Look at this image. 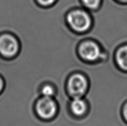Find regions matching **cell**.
<instances>
[{"mask_svg": "<svg viewBox=\"0 0 127 126\" xmlns=\"http://www.w3.org/2000/svg\"><path fill=\"white\" fill-rule=\"evenodd\" d=\"M80 58L88 63L100 61L102 49L99 43L94 40H88L82 42L78 48Z\"/></svg>", "mask_w": 127, "mask_h": 126, "instance_id": "3957f363", "label": "cell"}, {"mask_svg": "<svg viewBox=\"0 0 127 126\" xmlns=\"http://www.w3.org/2000/svg\"><path fill=\"white\" fill-rule=\"evenodd\" d=\"M37 2L43 7H49L54 4L57 0H36Z\"/></svg>", "mask_w": 127, "mask_h": 126, "instance_id": "30bf717a", "label": "cell"}, {"mask_svg": "<svg viewBox=\"0 0 127 126\" xmlns=\"http://www.w3.org/2000/svg\"><path fill=\"white\" fill-rule=\"evenodd\" d=\"M122 114L124 119L127 123V101L123 105L122 109Z\"/></svg>", "mask_w": 127, "mask_h": 126, "instance_id": "8fae6325", "label": "cell"}, {"mask_svg": "<svg viewBox=\"0 0 127 126\" xmlns=\"http://www.w3.org/2000/svg\"><path fill=\"white\" fill-rule=\"evenodd\" d=\"M117 1H118L120 3L122 4H127V0H116Z\"/></svg>", "mask_w": 127, "mask_h": 126, "instance_id": "4fadbf2b", "label": "cell"}, {"mask_svg": "<svg viewBox=\"0 0 127 126\" xmlns=\"http://www.w3.org/2000/svg\"><path fill=\"white\" fill-rule=\"evenodd\" d=\"M35 110L39 118L49 121L57 116L58 105L53 98L42 96L36 102Z\"/></svg>", "mask_w": 127, "mask_h": 126, "instance_id": "277c9868", "label": "cell"}, {"mask_svg": "<svg viewBox=\"0 0 127 126\" xmlns=\"http://www.w3.org/2000/svg\"><path fill=\"white\" fill-rule=\"evenodd\" d=\"M40 92L42 96L53 98L55 95L56 90L53 85L50 84H46L42 86Z\"/></svg>", "mask_w": 127, "mask_h": 126, "instance_id": "ba28073f", "label": "cell"}, {"mask_svg": "<svg viewBox=\"0 0 127 126\" xmlns=\"http://www.w3.org/2000/svg\"><path fill=\"white\" fill-rule=\"evenodd\" d=\"M40 120H39V121H40ZM37 123H36V124H37ZM35 125H34V126H35Z\"/></svg>", "mask_w": 127, "mask_h": 126, "instance_id": "5bb4252c", "label": "cell"}, {"mask_svg": "<svg viewBox=\"0 0 127 126\" xmlns=\"http://www.w3.org/2000/svg\"><path fill=\"white\" fill-rule=\"evenodd\" d=\"M83 6L87 9H97L101 4L102 0H81Z\"/></svg>", "mask_w": 127, "mask_h": 126, "instance_id": "9c48e42d", "label": "cell"}, {"mask_svg": "<svg viewBox=\"0 0 127 126\" xmlns=\"http://www.w3.org/2000/svg\"><path fill=\"white\" fill-rule=\"evenodd\" d=\"M68 26L77 33H85L93 25V19L87 9H74L71 10L66 16Z\"/></svg>", "mask_w": 127, "mask_h": 126, "instance_id": "6da1fadb", "label": "cell"}, {"mask_svg": "<svg viewBox=\"0 0 127 126\" xmlns=\"http://www.w3.org/2000/svg\"><path fill=\"white\" fill-rule=\"evenodd\" d=\"M115 61L120 70L127 72V44L118 48L115 54Z\"/></svg>", "mask_w": 127, "mask_h": 126, "instance_id": "52a82bcc", "label": "cell"}, {"mask_svg": "<svg viewBox=\"0 0 127 126\" xmlns=\"http://www.w3.org/2000/svg\"><path fill=\"white\" fill-rule=\"evenodd\" d=\"M88 103L84 98H72L69 104L71 112L74 116L82 117L86 116L88 111Z\"/></svg>", "mask_w": 127, "mask_h": 126, "instance_id": "8992f818", "label": "cell"}, {"mask_svg": "<svg viewBox=\"0 0 127 126\" xmlns=\"http://www.w3.org/2000/svg\"><path fill=\"white\" fill-rule=\"evenodd\" d=\"M89 87L88 79L84 74L74 73L69 77L66 82V90L72 98H83Z\"/></svg>", "mask_w": 127, "mask_h": 126, "instance_id": "7a4b0ae2", "label": "cell"}, {"mask_svg": "<svg viewBox=\"0 0 127 126\" xmlns=\"http://www.w3.org/2000/svg\"><path fill=\"white\" fill-rule=\"evenodd\" d=\"M20 44L17 38L10 33L0 35V55L11 59L16 56L19 51Z\"/></svg>", "mask_w": 127, "mask_h": 126, "instance_id": "5b68a950", "label": "cell"}, {"mask_svg": "<svg viewBox=\"0 0 127 126\" xmlns=\"http://www.w3.org/2000/svg\"><path fill=\"white\" fill-rule=\"evenodd\" d=\"M4 81L2 79V77L0 76V93L2 92V91L4 89Z\"/></svg>", "mask_w": 127, "mask_h": 126, "instance_id": "7c38bea8", "label": "cell"}]
</instances>
